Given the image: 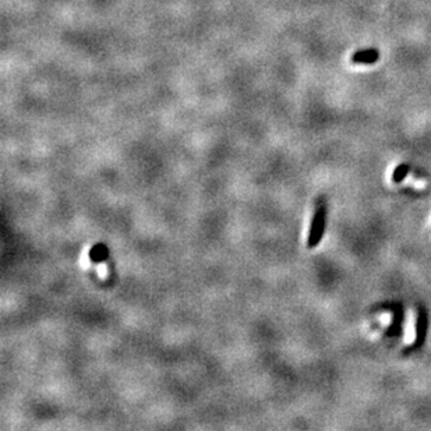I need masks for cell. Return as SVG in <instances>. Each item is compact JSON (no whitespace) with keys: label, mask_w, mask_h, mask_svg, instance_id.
Here are the masks:
<instances>
[{"label":"cell","mask_w":431,"mask_h":431,"mask_svg":"<svg viewBox=\"0 0 431 431\" xmlns=\"http://www.w3.org/2000/svg\"><path fill=\"white\" fill-rule=\"evenodd\" d=\"M324 219H325V208H324V205H320L316 211V214H314V218H313L312 228H310L309 240H307L309 247H316L318 244V241L323 236L324 225H325Z\"/></svg>","instance_id":"cell-1"},{"label":"cell","mask_w":431,"mask_h":431,"mask_svg":"<svg viewBox=\"0 0 431 431\" xmlns=\"http://www.w3.org/2000/svg\"><path fill=\"white\" fill-rule=\"evenodd\" d=\"M416 323H417V320H416V317L413 316V313H410V314H409V320H407L406 338H405L406 343H412V342L414 341V338H416V331H417Z\"/></svg>","instance_id":"cell-2"},{"label":"cell","mask_w":431,"mask_h":431,"mask_svg":"<svg viewBox=\"0 0 431 431\" xmlns=\"http://www.w3.org/2000/svg\"><path fill=\"white\" fill-rule=\"evenodd\" d=\"M405 183H406V184H409L410 187H414V189H424L425 187L424 180L416 179V177H413V176H409Z\"/></svg>","instance_id":"cell-3"},{"label":"cell","mask_w":431,"mask_h":431,"mask_svg":"<svg viewBox=\"0 0 431 431\" xmlns=\"http://www.w3.org/2000/svg\"><path fill=\"white\" fill-rule=\"evenodd\" d=\"M392 318H394V314L392 313H384V314H380L378 316V323L383 327H388L392 323Z\"/></svg>","instance_id":"cell-4"}]
</instances>
